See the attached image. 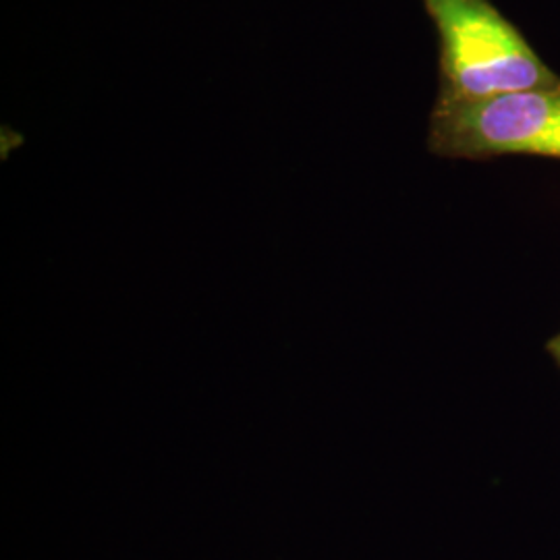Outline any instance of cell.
<instances>
[{"label":"cell","instance_id":"obj_1","mask_svg":"<svg viewBox=\"0 0 560 560\" xmlns=\"http://www.w3.org/2000/svg\"><path fill=\"white\" fill-rule=\"evenodd\" d=\"M441 46V101L559 88L560 78L490 0H421Z\"/></svg>","mask_w":560,"mask_h":560},{"label":"cell","instance_id":"obj_3","mask_svg":"<svg viewBox=\"0 0 560 560\" xmlns=\"http://www.w3.org/2000/svg\"><path fill=\"white\" fill-rule=\"evenodd\" d=\"M548 351L552 353V358L559 361L560 365V335H557L555 339L550 340V345H548Z\"/></svg>","mask_w":560,"mask_h":560},{"label":"cell","instance_id":"obj_2","mask_svg":"<svg viewBox=\"0 0 560 560\" xmlns=\"http://www.w3.org/2000/svg\"><path fill=\"white\" fill-rule=\"evenodd\" d=\"M428 148L442 159L544 156L560 161V85L481 101H436Z\"/></svg>","mask_w":560,"mask_h":560}]
</instances>
